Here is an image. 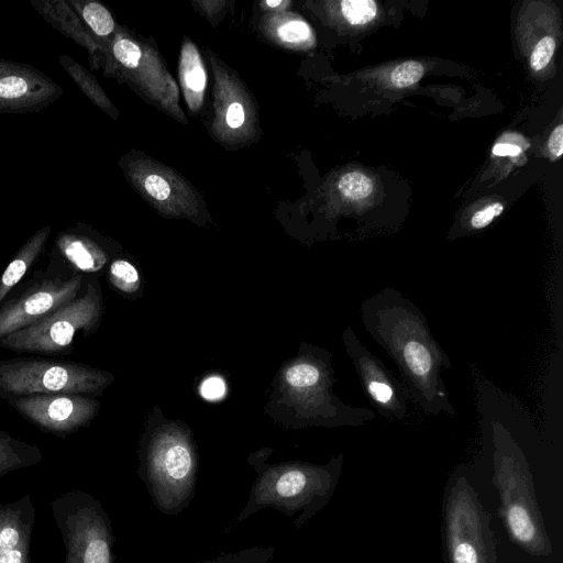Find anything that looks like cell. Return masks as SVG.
<instances>
[{
  "mask_svg": "<svg viewBox=\"0 0 563 563\" xmlns=\"http://www.w3.org/2000/svg\"><path fill=\"white\" fill-rule=\"evenodd\" d=\"M360 317L365 331L397 365L411 401L427 415L455 417L442 378V369L452 368V362L421 309L387 286L361 302Z\"/></svg>",
  "mask_w": 563,
  "mask_h": 563,
  "instance_id": "6da1fadb",
  "label": "cell"
},
{
  "mask_svg": "<svg viewBox=\"0 0 563 563\" xmlns=\"http://www.w3.org/2000/svg\"><path fill=\"white\" fill-rule=\"evenodd\" d=\"M478 411L492 440V481L498 492V512L508 537L527 554L548 556L552 544L527 457L509 429L479 399Z\"/></svg>",
  "mask_w": 563,
  "mask_h": 563,
  "instance_id": "7a4b0ae2",
  "label": "cell"
},
{
  "mask_svg": "<svg viewBox=\"0 0 563 563\" xmlns=\"http://www.w3.org/2000/svg\"><path fill=\"white\" fill-rule=\"evenodd\" d=\"M343 460V454H339L322 465L267 464L263 455L255 456L252 464L257 476L234 523L268 508L292 519L294 526L300 529L330 503L342 474Z\"/></svg>",
  "mask_w": 563,
  "mask_h": 563,
  "instance_id": "3957f363",
  "label": "cell"
},
{
  "mask_svg": "<svg viewBox=\"0 0 563 563\" xmlns=\"http://www.w3.org/2000/svg\"><path fill=\"white\" fill-rule=\"evenodd\" d=\"M198 456L188 434L176 428L155 433L143 450L139 476L153 505L177 516L196 494Z\"/></svg>",
  "mask_w": 563,
  "mask_h": 563,
  "instance_id": "277c9868",
  "label": "cell"
},
{
  "mask_svg": "<svg viewBox=\"0 0 563 563\" xmlns=\"http://www.w3.org/2000/svg\"><path fill=\"white\" fill-rule=\"evenodd\" d=\"M441 516L444 563H497L490 515L466 476L448 482Z\"/></svg>",
  "mask_w": 563,
  "mask_h": 563,
  "instance_id": "5b68a950",
  "label": "cell"
},
{
  "mask_svg": "<svg viewBox=\"0 0 563 563\" xmlns=\"http://www.w3.org/2000/svg\"><path fill=\"white\" fill-rule=\"evenodd\" d=\"M111 380L109 373L68 360L42 356L0 360V398L5 401L33 395L93 396Z\"/></svg>",
  "mask_w": 563,
  "mask_h": 563,
  "instance_id": "8992f818",
  "label": "cell"
},
{
  "mask_svg": "<svg viewBox=\"0 0 563 563\" xmlns=\"http://www.w3.org/2000/svg\"><path fill=\"white\" fill-rule=\"evenodd\" d=\"M102 313L99 284L85 277L80 292L34 324L0 340V347L15 353L67 355L73 351L75 335L95 331Z\"/></svg>",
  "mask_w": 563,
  "mask_h": 563,
  "instance_id": "52a82bcc",
  "label": "cell"
},
{
  "mask_svg": "<svg viewBox=\"0 0 563 563\" xmlns=\"http://www.w3.org/2000/svg\"><path fill=\"white\" fill-rule=\"evenodd\" d=\"M66 549L65 563H114V537L107 511L88 493L71 490L52 501Z\"/></svg>",
  "mask_w": 563,
  "mask_h": 563,
  "instance_id": "ba28073f",
  "label": "cell"
},
{
  "mask_svg": "<svg viewBox=\"0 0 563 563\" xmlns=\"http://www.w3.org/2000/svg\"><path fill=\"white\" fill-rule=\"evenodd\" d=\"M85 277L48 261L45 271L20 283L0 306V340L34 324L74 299L82 289Z\"/></svg>",
  "mask_w": 563,
  "mask_h": 563,
  "instance_id": "9c48e42d",
  "label": "cell"
},
{
  "mask_svg": "<svg viewBox=\"0 0 563 563\" xmlns=\"http://www.w3.org/2000/svg\"><path fill=\"white\" fill-rule=\"evenodd\" d=\"M342 339L372 406L385 419L405 421L411 398L402 380L363 344L351 327L344 330Z\"/></svg>",
  "mask_w": 563,
  "mask_h": 563,
  "instance_id": "30bf717a",
  "label": "cell"
},
{
  "mask_svg": "<svg viewBox=\"0 0 563 563\" xmlns=\"http://www.w3.org/2000/svg\"><path fill=\"white\" fill-rule=\"evenodd\" d=\"M7 402L37 429L57 437L87 427L99 411L98 400L82 394L33 395Z\"/></svg>",
  "mask_w": 563,
  "mask_h": 563,
  "instance_id": "8fae6325",
  "label": "cell"
},
{
  "mask_svg": "<svg viewBox=\"0 0 563 563\" xmlns=\"http://www.w3.org/2000/svg\"><path fill=\"white\" fill-rule=\"evenodd\" d=\"M63 95V88L41 69L0 57V114L40 112Z\"/></svg>",
  "mask_w": 563,
  "mask_h": 563,
  "instance_id": "7c38bea8",
  "label": "cell"
},
{
  "mask_svg": "<svg viewBox=\"0 0 563 563\" xmlns=\"http://www.w3.org/2000/svg\"><path fill=\"white\" fill-rule=\"evenodd\" d=\"M48 261L81 275L98 273L108 256L102 245L84 223H74L57 233Z\"/></svg>",
  "mask_w": 563,
  "mask_h": 563,
  "instance_id": "4fadbf2b",
  "label": "cell"
},
{
  "mask_svg": "<svg viewBox=\"0 0 563 563\" xmlns=\"http://www.w3.org/2000/svg\"><path fill=\"white\" fill-rule=\"evenodd\" d=\"M34 521L35 508L30 496L0 505V563H31Z\"/></svg>",
  "mask_w": 563,
  "mask_h": 563,
  "instance_id": "5bb4252c",
  "label": "cell"
},
{
  "mask_svg": "<svg viewBox=\"0 0 563 563\" xmlns=\"http://www.w3.org/2000/svg\"><path fill=\"white\" fill-rule=\"evenodd\" d=\"M31 5L53 29L87 49L92 69L102 65V48L67 0H31Z\"/></svg>",
  "mask_w": 563,
  "mask_h": 563,
  "instance_id": "9a60e30c",
  "label": "cell"
},
{
  "mask_svg": "<svg viewBox=\"0 0 563 563\" xmlns=\"http://www.w3.org/2000/svg\"><path fill=\"white\" fill-rule=\"evenodd\" d=\"M51 233L49 224L41 227L15 252L0 276V306L42 256Z\"/></svg>",
  "mask_w": 563,
  "mask_h": 563,
  "instance_id": "2e32d148",
  "label": "cell"
},
{
  "mask_svg": "<svg viewBox=\"0 0 563 563\" xmlns=\"http://www.w3.org/2000/svg\"><path fill=\"white\" fill-rule=\"evenodd\" d=\"M179 77L188 106L197 111L202 104L207 75L199 52L191 42L183 46Z\"/></svg>",
  "mask_w": 563,
  "mask_h": 563,
  "instance_id": "e0dca14e",
  "label": "cell"
},
{
  "mask_svg": "<svg viewBox=\"0 0 563 563\" xmlns=\"http://www.w3.org/2000/svg\"><path fill=\"white\" fill-rule=\"evenodd\" d=\"M43 459L36 444L19 440L0 430V477L9 472L35 465Z\"/></svg>",
  "mask_w": 563,
  "mask_h": 563,
  "instance_id": "ac0fdd59",
  "label": "cell"
},
{
  "mask_svg": "<svg viewBox=\"0 0 563 563\" xmlns=\"http://www.w3.org/2000/svg\"><path fill=\"white\" fill-rule=\"evenodd\" d=\"M58 63L86 97L112 118L117 117L114 106L88 69L66 54L58 56Z\"/></svg>",
  "mask_w": 563,
  "mask_h": 563,
  "instance_id": "d6986e66",
  "label": "cell"
},
{
  "mask_svg": "<svg viewBox=\"0 0 563 563\" xmlns=\"http://www.w3.org/2000/svg\"><path fill=\"white\" fill-rule=\"evenodd\" d=\"M67 1L101 47L115 31V22L110 11L97 1Z\"/></svg>",
  "mask_w": 563,
  "mask_h": 563,
  "instance_id": "ffe728a7",
  "label": "cell"
},
{
  "mask_svg": "<svg viewBox=\"0 0 563 563\" xmlns=\"http://www.w3.org/2000/svg\"><path fill=\"white\" fill-rule=\"evenodd\" d=\"M274 554V545H253L238 551L222 552L199 563H271Z\"/></svg>",
  "mask_w": 563,
  "mask_h": 563,
  "instance_id": "44dd1931",
  "label": "cell"
},
{
  "mask_svg": "<svg viewBox=\"0 0 563 563\" xmlns=\"http://www.w3.org/2000/svg\"><path fill=\"white\" fill-rule=\"evenodd\" d=\"M340 192L352 200H361L368 197L373 191L371 178L358 172L344 174L338 184Z\"/></svg>",
  "mask_w": 563,
  "mask_h": 563,
  "instance_id": "7402d4cb",
  "label": "cell"
},
{
  "mask_svg": "<svg viewBox=\"0 0 563 563\" xmlns=\"http://www.w3.org/2000/svg\"><path fill=\"white\" fill-rule=\"evenodd\" d=\"M109 278L113 286L124 292H133L139 286V273L125 260H115L111 263Z\"/></svg>",
  "mask_w": 563,
  "mask_h": 563,
  "instance_id": "603a6c76",
  "label": "cell"
},
{
  "mask_svg": "<svg viewBox=\"0 0 563 563\" xmlns=\"http://www.w3.org/2000/svg\"><path fill=\"white\" fill-rule=\"evenodd\" d=\"M341 10L350 24L362 25L375 18L377 4L373 0H343Z\"/></svg>",
  "mask_w": 563,
  "mask_h": 563,
  "instance_id": "cb8c5ba5",
  "label": "cell"
},
{
  "mask_svg": "<svg viewBox=\"0 0 563 563\" xmlns=\"http://www.w3.org/2000/svg\"><path fill=\"white\" fill-rule=\"evenodd\" d=\"M424 74V68L417 60L399 64L390 74V80L397 88H406L418 82Z\"/></svg>",
  "mask_w": 563,
  "mask_h": 563,
  "instance_id": "d4e9b609",
  "label": "cell"
},
{
  "mask_svg": "<svg viewBox=\"0 0 563 563\" xmlns=\"http://www.w3.org/2000/svg\"><path fill=\"white\" fill-rule=\"evenodd\" d=\"M277 34L286 43H300L311 35V31L306 22L289 20L279 25Z\"/></svg>",
  "mask_w": 563,
  "mask_h": 563,
  "instance_id": "484cf974",
  "label": "cell"
},
{
  "mask_svg": "<svg viewBox=\"0 0 563 563\" xmlns=\"http://www.w3.org/2000/svg\"><path fill=\"white\" fill-rule=\"evenodd\" d=\"M555 49V41L551 36L542 37L534 46L531 57L530 66L533 70L543 69L551 60Z\"/></svg>",
  "mask_w": 563,
  "mask_h": 563,
  "instance_id": "4316f807",
  "label": "cell"
},
{
  "mask_svg": "<svg viewBox=\"0 0 563 563\" xmlns=\"http://www.w3.org/2000/svg\"><path fill=\"white\" fill-rule=\"evenodd\" d=\"M144 188L157 201L167 200L172 192L167 180L156 174H151L144 179Z\"/></svg>",
  "mask_w": 563,
  "mask_h": 563,
  "instance_id": "83f0119b",
  "label": "cell"
},
{
  "mask_svg": "<svg viewBox=\"0 0 563 563\" xmlns=\"http://www.w3.org/2000/svg\"><path fill=\"white\" fill-rule=\"evenodd\" d=\"M503 210L504 206L500 202H494L476 211L470 221L472 229L479 230L487 227Z\"/></svg>",
  "mask_w": 563,
  "mask_h": 563,
  "instance_id": "f1b7e54d",
  "label": "cell"
},
{
  "mask_svg": "<svg viewBox=\"0 0 563 563\" xmlns=\"http://www.w3.org/2000/svg\"><path fill=\"white\" fill-rule=\"evenodd\" d=\"M225 384L219 376L208 377L200 387V394L208 400H218L225 395Z\"/></svg>",
  "mask_w": 563,
  "mask_h": 563,
  "instance_id": "f546056e",
  "label": "cell"
},
{
  "mask_svg": "<svg viewBox=\"0 0 563 563\" xmlns=\"http://www.w3.org/2000/svg\"><path fill=\"white\" fill-rule=\"evenodd\" d=\"M245 113L243 106L239 102H233L227 110L225 121L232 129H238L244 123Z\"/></svg>",
  "mask_w": 563,
  "mask_h": 563,
  "instance_id": "4dcf8cb0",
  "label": "cell"
},
{
  "mask_svg": "<svg viewBox=\"0 0 563 563\" xmlns=\"http://www.w3.org/2000/svg\"><path fill=\"white\" fill-rule=\"evenodd\" d=\"M548 148L552 155L560 157L563 153V124H559L551 133Z\"/></svg>",
  "mask_w": 563,
  "mask_h": 563,
  "instance_id": "1f68e13d",
  "label": "cell"
},
{
  "mask_svg": "<svg viewBox=\"0 0 563 563\" xmlns=\"http://www.w3.org/2000/svg\"><path fill=\"white\" fill-rule=\"evenodd\" d=\"M521 152L519 146L509 143H497L493 147V154L496 156H517Z\"/></svg>",
  "mask_w": 563,
  "mask_h": 563,
  "instance_id": "d6a6232c",
  "label": "cell"
},
{
  "mask_svg": "<svg viewBox=\"0 0 563 563\" xmlns=\"http://www.w3.org/2000/svg\"><path fill=\"white\" fill-rule=\"evenodd\" d=\"M266 4L271 8H278L279 5H287L289 2H285L282 0H268L266 1Z\"/></svg>",
  "mask_w": 563,
  "mask_h": 563,
  "instance_id": "836d02e7",
  "label": "cell"
}]
</instances>
